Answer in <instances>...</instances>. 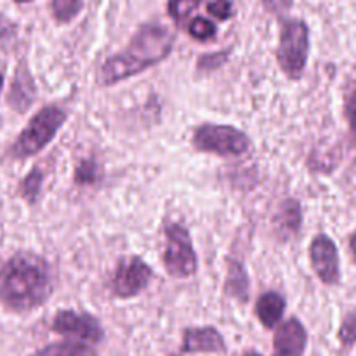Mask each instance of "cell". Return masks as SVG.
<instances>
[{"instance_id": "cell-1", "label": "cell", "mask_w": 356, "mask_h": 356, "mask_svg": "<svg viewBox=\"0 0 356 356\" xmlns=\"http://www.w3.org/2000/svg\"><path fill=\"white\" fill-rule=\"evenodd\" d=\"M51 268L42 257L23 252L0 268V301L13 312H31L52 294Z\"/></svg>"}, {"instance_id": "cell-2", "label": "cell", "mask_w": 356, "mask_h": 356, "mask_svg": "<svg viewBox=\"0 0 356 356\" xmlns=\"http://www.w3.org/2000/svg\"><path fill=\"white\" fill-rule=\"evenodd\" d=\"M174 47V33L162 24H143L120 54L106 59L101 66L99 82L113 86L149 66L163 61Z\"/></svg>"}, {"instance_id": "cell-3", "label": "cell", "mask_w": 356, "mask_h": 356, "mask_svg": "<svg viewBox=\"0 0 356 356\" xmlns=\"http://www.w3.org/2000/svg\"><path fill=\"white\" fill-rule=\"evenodd\" d=\"M66 120V111L59 106L49 104L42 108L30 120V124L23 129L19 138L13 146V155L16 159H28L37 155L54 139L59 129Z\"/></svg>"}, {"instance_id": "cell-4", "label": "cell", "mask_w": 356, "mask_h": 356, "mask_svg": "<svg viewBox=\"0 0 356 356\" xmlns=\"http://www.w3.org/2000/svg\"><path fill=\"white\" fill-rule=\"evenodd\" d=\"M309 30L305 21L287 19L280 30L277 59L285 75L292 80L301 79L308 63Z\"/></svg>"}, {"instance_id": "cell-5", "label": "cell", "mask_w": 356, "mask_h": 356, "mask_svg": "<svg viewBox=\"0 0 356 356\" xmlns=\"http://www.w3.org/2000/svg\"><path fill=\"white\" fill-rule=\"evenodd\" d=\"M193 145L198 152L219 156H240L250 149V139L245 132L232 125L204 124L195 131Z\"/></svg>"}, {"instance_id": "cell-6", "label": "cell", "mask_w": 356, "mask_h": 356, "mask_svg": "<svg viewBox=\"0 0 356 356\" xmlns=\"http://www.w3.org/2000/svg\"><path fill=\"white\" fill-rule=\"evenodd\" d=\"M163 266H165L167 273L174 278H190L197 273L198 261L190 233L177 222H169L165 226Z\"/></svg>"}, {"instance_id": "cell-7", "label": "cell", "mask_w": 356, "mask_h": 356, "mask_svg": "<svg viewBox=\"0 0 356 356\" xmlns=\"http://www.w3.org/2000/svg\"><path fill=\"white\" fill-rule=\"evenodd\" d=\"M52 330L59 336L97 344L104 339V329L96 316L89 313H76L72 309L59 312L52 320Z\"/></svg>"}, {"instance_id": "cell-8", "label": "cell", "mask_w": 356, "mask_h": 356, "mask_svg": "<svg viewBox=\"0 0 356 356\" xmlns=\"http://www.w3.org/2000/svg\"><path fill=\"white\" fill-rule=\"evenodd\" d=\"M153 271L141 257H127L118 263L113 277V292L120 299H131L141 294L149 285Z\"/></svg>"}, {"instance_id": "cell-9", "label": "cell", "mask_w": 356, "mask_h": 356, "mask_svg": "<svg viewBox=\"0 0 356 356\" xmlns=\"http://www.w3.org/2000/svg\"><path fill=\"white\" fill-rule=\"evenodd\" d=\"M309 259L316 277L325 285H336L339 282V252L327 235H316L309 245Z\"/></svg>"}, {"instance_id": "cell-10", "label": "cell", "mask_w": 356, "mask_h": 356, "mask_svg": "<svg viewBox=\"0 0 356 356\" xmlns=\"http://www.w3.org/2000/svg\"><path fill=\"white\" fill-rule=\"evenodd\" d=\"M308 332L298 318L282 323L273 337V356H305Z\"/></svg>"}, {"instance_id": "cell-11", "label": "cell", "mask_w": 356, "mask_h": 356, "mask_svg": "<svg viewBox=\"0 0 356 356\" xmlns=\"http://www.w3.org/2000/svg\"><path fill=\"white\" fill-rule=\"evenodd\" d=\"M183 353H225L226 344L214 327H191L183 334Z\"/></svg>"}, {"instance_id": "cell-12", "label": "cell", "mask_w": 356, "mask_h": 356, "mask_svg": "<svg viewBox=\"0 0 356 356\" xmlns=\"http://www.w3.org/2000/svg\"><path fill=\"white\" fill-rule=\"evenodd\" d=\"M285 313V299L277 292H266L256 302V315L266 329H275Z\"/></svg>"}, {"instance_id": "cell-13", "label": "cell", "mask_w": 356, "mask_h": 356, "mask_svg": "<svg viewBox=\"0 0 356 356\" xmlns=\"http://www.w3.org/2000/svg\"><path fill=\"white\" fill-rule=\"evenodd\" d=\"M35 97V87L31 82V76L28 73V70L21 68L17 70L16 79H14L13 87H10V96L9 103L13 104L16 110L24 111L31 104Z\"/></svg>"}, {"instance_id": "cell-14", "label": "cell", "mask_w": 356, "mask_h": 356, "mask_svg": "<svg viewBox=\"0 0 356 356\" xmlns=\"http://www.w3.org/2000/svg\"><path fill=\"white\" fill-rule=\"evenodd\" d=\"M249 277L247 271L238 261H229L228 277H226V294L240 302L249 301Z\"/></svg>"}, {"instance_id": "cell-15", "label": "cell", "mask_w": 356, "mask_h": 356, "mask_svg": "<svg viewBox=\"0 0 356 356\" xmlns=\"http://www.w3.org/2000/svg\"><path fill=\"white\" fill-rule=\"evenodd\" d=\"M31 356H99L90 346L75 341H65V343L49 344L42 348Z\"/></svg>"}, {"instance_id": "cell-16", "label": "cell", "mask_w": 356, "mask_h": 356, "mask_svg": "<svg viewBox=\"0 0 356 356\" xmlns=\"http://www.w3.org/2000/svg\"><path fill=\"white\" fill-rule=\"evenodd\" d=\"M277 222H278V226L282 228V232L291 233V235L298 233L299 228H301V222H302L301 207H299L298 202L285 200L277 214Z\"/></svg>"}, {"instance_id": "cell-17", "label": "cell", "mask_w": 356, "mask_h": 356, "mask_svg": "<svg viewBox=\"0 0 356 356\" xmlns=\"http://www.w3.org/2000/svg\"><path fill=\"white\" fill-rule=\"evenodd\" d=\"M83 0H52V14L59 23H68L79 16Z\"/></svg>"}, {"instance_id": "cell-18", "label": "cell", "mask_w": 356, "mask_h": 356, "mask_svg": "<svg viewBox=\"0 0 356 356\" xmlns=\"http://www.w3.org/2000/svg\"><path fill=\"white\" fill-rule=\"evenodd\" d=\"M42 181H44V174H42L40 169H31L28 172V176L21 183V195H23L24 200H28L30 204L37 202L38 193H40Z\"/></svg>"}, {"instance_id": "cell-19", "label": "cell", "mask_w": 356, "mask_h": 356, "mask_svg": "<svg viewBox=\"0 0 356 356\" xmlns=\"http://www.w3.org/2000/svg\"><path fill=\"white\" fill-rule=\"evenodd\" d=\"M200 2L202 0H169L167 10H169V16L179 24L200 6Z\"/></svg>"}, {"instance_id": "cell-20", "label": "cell", "mask_w": 356, "mask_h": 356, "mask_svg": "<svg viewBox=\"0 0 356 356\" xmlns=\"http://www.w3.org/2000/svg\"><path fill=\"white\" fill-rule=\"evenodd\" d=\"M99 177V165H97L94 160H82L75 170L76 184H82V186H86V184H94Z\"/></svg>"}, {"instance_id": "cell-21", "label": "cell", "mask_w": 356, "mask_h": 356, "mask_svg": "<svg viewBox=\"0 0 356 356\" xmlns=\"http://www.w3.org/2000/svg\"><path fill=\"white\" fill-rule=\"evenodd\" d=\"M337 337H339V343L343 344L344 348L355 346L356 344V312L348 313L344 316L343 323L339 327V332H337Z\"/></svg>"}, {"instance_id": "cell-22", "label": "cell", "mask_w": 356, "mask_h": 356, "mask_svg": "<svg viewBox=\"0 0 356 356\" xmlns=\"http://www.w3.org/2000/svg\"><path fill=\"white\" fill-rule=\"evenodd\" d=\"M188 31H190L191 37L197 38V40H209V38L214 37L218 30H216V24L212 23V21H209L207 17L198 16L191 21Z\"/></svg>"}, {"instance_id": "cell-23", "label": "cell", "mask_w": 356, "mask_h": 356, "mask_svg": "<svg viewBox=\"0 0 356 356\" xmlns=\"http://www.w3.org/2000/svg\"><path fill=\"white\" fill-rule=\"evenodd\" d=\"M207 10L219 21H226L232 17L233 7L229 0H209Z\"/></svg>"}, {"instance_id": "cell-24", "label": "cell", "mask_w": 356, "mask_h": 356, "mask_svg": "<svg viewBox=\"0 0 356 356\" xmlns=\"http://www.w3.org/2000/svg\"><path fill=\"white\" fill-rule=\"evenodd\" d=\"M228 59V52H214V54L204 56L198 59V68L200 70H216Z\"/></svg>"}, {"instance_id": "cell-25", "label": "cell", "mask_w": 356, "mask_h": 356, "mask_svg": "<svg viewBox=\"0 0 356 356\" xmlns=\"http://www.w3.org/2000/svg\"><path fill=\"white\" fill-rule=\"evenodd\" d=\"M346 118L350 122L351 134L355 136L356 141V90H353L346 99Z\"/></svg>"}, {"instance_id": "cell-26", "label": "cell", "mask_w": 356, "mask_h": 356, "mask_svg": "<svg viewBox=\"0 0 356 356\" xmlns=\"http://www.w3.org/2000/svg\"><path fill=\"white\" fill-rule=\"evenodd\" d=\"M292 2H294V0H263L264 7H266L270 13L275 14H282L285 13V10L291 9Z\"/></svg>"}, {"instance_id": "cell-27", "label": "cell", "mask_w": 356, "mask_h": 356, "mask_svg": "<svg viewBox=\"0 0 356 356\" xmlns=\"http://www.w3.org/2000/svg\"><path fill=\"white\" fill-rule=\"evenodd\" d=\"M350 249H351V254H353V257L356 261V232L351 235V238H350Z\"/></svg>"}, {"instance_id": "cell-28", "label": "cell", "mask_w": 356, "mask_h": 356, "mask_svg": "<svg viewBox=\"0 0 356 356\" xmlns=\"http://www.w3.org/2000/svg\"><path fill=\"white\" fill-rule=\"evenodd\" d=\"M243 356H261V355L256 353V351H247V353L243 355Z\"/></svg>"}, {"instance_id": "cell-29", "label": "cell", "mask_w": 356, "mask_h": 356, "mask_svg": "<svg viewBox=\"0 0 356 356\" xmlns=\"http://www.w3.org/2000/svg\"><path fill=\"white\" fill-rule=\"evenodd\" d=\"M2 86H3V76L2 73H0V92H2Z\"/></svg>"}, {"instance_id": "cell-30", "label": "cell", "mask_w": 356, "mask_h": 356, "mask_svg": "<svg viewBox=\"0 0 356 356\" xmlns=\"http://www.w3.org/2000/svg\"><path fill=\"white\" fill-rule=\"evenodd\" d=\"M17 3H28V2H31V0H16Z\"/></svg>"}, {"instance_id": "cell-31", "label": "cell", "mask_w": 356, "mask_h": 356, "mask_svg": "<svg viewBox=\"0 0 356 356\" xmlns=\"http://www.w3.org/2000/svg\"><path fill=\"white\" fill-rule=\"evenodd\" d=\"M170 356H177V355H170Z\"/></svg>"}]
</instances>
